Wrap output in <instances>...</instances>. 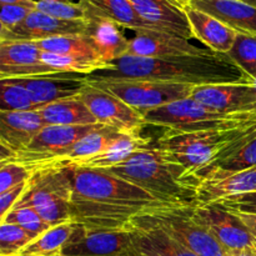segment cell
<instances>
[{
    "instance_id": "6da1fadb",
    "label": "cell",
    "mask_w": 256,
    "mask_h": 256,
    "mask_svg": "<svg viewBox=\"0 0 256 256\" xmlns=\"http://www.w3.org/2000/svg\"><path fill=\"white\" fill-rule=\"evenodd\" d=\"M68 168L72 170V222L75 224L90 229L125 230L138 216L175 206L105 170Z\"/></svg>"
},
{
    "instance_id": "7a4b0ae2",
    "label": "cell",
    "mask_w": 256,
    "mask_h": 256,
    "mask_svg": "<svg viewBox=\"0 0 256 256\" xmlns=\"http://www.w3.org/2000/svg\"><path fill=\"white\" fill-rule=\"evenodd\" d=\"M88 80H152L192 86L252 82L226 54L145 58L124 55Z\"/></svg>"
},
{
    "instance_id": "3957f363",
    "label": "cell",
    "mask_w": 256,
    "mask_h": 256,
    "mask_svg": "<svg viewBox=\"0 0 256 256\" xmlns=\"http://www.w3.org/2000/svg\"><path fill=\"white\" fill-rule=\"evenodd\" d=\"M105 172L136 185L166 204L196 205L199 180L188 174L180 165L170 162L152 142Z\"/></svg>"
},
{
    "instance_id": "277c9868",
    "label": "cell",
    "mask_w": 256,
    "mask_h": 256,
    "mask_svg": "<svg viewBox=\"0 0 256 256\" xmlns=\"http://www.w3.org/2000/svg\"><path fill=\"white\" fill-rule=\"evenodd\" d=\"M255 124L256 119L246 124L226 129L194 132L164 129L152 144L170 162L180 165L188 174L195 176L198 172L212 164L228 145L232 144Z\"/></svg>"
},
{
    "instance_id": "5b68a950",
    "label": "cell",
    "mask_w": 256,
    "mask_h": 256,
    "mask_svg": "<svg viewBox=\"0 0 256 256\" xmlns=\"http://www.w3.org/2000/svg\"><path fill=\"white\" fill-rule=\"evenodd\" d=\"M72 198L70 168H44L32 172L18 202L30 205L50 226H56L72 222Z\"/></svg>"
},
{
    "instance_id": "8992f818",
    "label": "cell",
    "mask_w": 256,
    "mask_h": 256,
    "mask_svg": "<svg viewBox=\"0 0 256 256\" xmlns=\"http://www.w3.org/2000/svg\"><path fill=\"white\" fill-rule=\"evenodd\" d=\"M142 116L146 125L160 126L162 129L194 132L226 129L246 124L256 119V110L238 114H222L204 106L192 98H186L150 110Z\"/></svg>"
},
{
    "instance_id": "52a82bcc",
    "label": "cell",
    "mask_w": 256,
    "mask_h": 256,
    "mask_svg": "<svg viewBox=\"0 0 256 256\" xmlns=\"http://www.w3.org/2000/svg\"><path fill=\"white\" fill-rule=\"evenodd\" d=\"M89 84L105 90L126 102L142 115L150 110L190 98L192 85L152 80H88Z\"/></svg>"
},
{
    "instance_id": "ba28073f",
    "label": "cell",
    "mask_w": 256,
    "mask_h": 256,
    "mask_svg": "<svg viewBox=\"0 0 256 256\" xmlns=\"http://www.w3.org/2000/svg\"><path fill=\"white\" fill-rule=\"evenodd\" d=\"M192 206H168L152 214L142 215L146 220L164 230L198 256H228L224 248L215 238L192 216Z\"/></svg>"
},
{
    "instance_id": "9c48e42d",
    "label": "cell",
    "mask_w": 256,
    "mask_h": 256,
    "mask_svg": "<svg viewBox=\"0 0 256 256\" xmlns=\"http://www.w3.org/2000/svg\"><path fill=\"white\" fill-rule=\"evenodd\" d=\"M64 256H144L132 229L100 230L76 224L62 248Z\"/></svg>"
},
{
    "instance_id": "30bf717a",
    "label": "cell",
    "mask_w": 256,
    "mask_h": 256,
    "mask_svg": "<svg viewBox=\"0 0 256 256\" xmlns=\"http://www.w3.org/2000/svg\"><path fill=\"white\" fill-rule=\"evenodd\" d=\"M99 126L100 124L76 125V126L46 125L24 150L15 152L0 164L16 162L26 166L30 172H34L44 166L48 162L66 152L75 142Z\"/></svg>"
},
{
    "instance_id": "8fae6325",
    "label": "cell",
    "mask_w": 256,
    "mask_h": 256,
    "mask_svg": "<svg viewBox=\"0 0 256 256\" xmlns=\"http://www.w3.org/2000/svg\"><path fill=\"white\" fill-rule=\"evenodd\" d=\"M192 216L208 230L226 252L252 250L256 252V238L238 215L218 204L194 205Z\"/></svg>"
},
{
    "instance_id": "7c38bea8",
    "label": "cell",
    "mask_w": 256,
    "mask_h": 256,
    "mask_svg": "<svg viewBox=\"0 0 256 256\" xmlns=\"http://www.w3.org/2000/svg\"><path fill=\"white\" fill-rule=\"evenodd\" d=\"M79 98L94 115L98 124L132 136L142 135V132L146 126L142 112L132 109L115 95L94 85H88Z\"/></svg>"
},
{
    "instance_id": "4fadbf2b",
    "label": "cell",
    "mask_w": 256,
    "mask_h": 256,
    "mask_svg": "<svg viewBox=\"0 0 256 256\" xmlns=\"http://www.w3.org/2000/svg\"><path fill=\"white\" fill-rule=\"evenodd\" d=\"M42 52L32 42H0V80L68 74L42 59Z\"/></svg>"
},
{
    "instance_id": "5bb4252c",
    "label": "cell",
    "mask_w": 256,
    "mask_h": 256,
    "mask_svg": "<svg viewBox=\"0 0 256 256\" xmlns=\"http://www.w3.org/2000/svg\"><path fill=\"white\" fill-rule=\"evenodd\" d=\"M190 98L222 114L256 110V96L252 82L199 85L192 88Z\"/></svg>"
},
{
    "instance_id": "9a60e30c",
    "label": "cell",
    "mask_w": 256,
    "mask_h": 256,
    "mask_svg": "<svg viewBox=\"0 0 256 256\" xmlns=\"http://www.w3.org/2000/svg\"><path fill=\"white\" fill-rule=\"evenodd\" d=\"M88 20H62L32 10L29 16L12 29H0V42H40L62 35L85 34Z\"/></svg>"
},
{
    "instance_id": "2e32d148",
    "label": "cell",
    "mask_w": 256,
    "mask_h": 256,
    "mask_svg": "<svg viewBox=\"0 0 256 256\" xmlns=\"http://www.w3.org/2000/svg\"><path fill=\"white\" fill-rule=\"evenodd\" d=\"M46 126L39 110L2 112L0 110V162L24 150Z\"/></svg>"
},
{
    "instance_id": "e0dca14e",
    "label": "cell",
    "mask_w": 256,
    "mask_h": 256,
    "mask_svg": "<svg viewBox=\"0 0 256 256\" xmlns=\"http://www.w3.org/2000/svg\"><path fill=\"white\" fill-rule=\"evenodd\" d=\"M198 180L196 205L215 204L228 198L256 192V166L240 172H208Z\"/></svg>"
},
{
    "instance_id": "ac0fdd59",
    "label": "cell",
    "mask_w": 256,
    "mask_h": 256,
    "mask_svg": "<svg viewBox=\"0 0 256 256\" xmlns=\"http://www.w3.org/2000/svg\"><path fill=\"white\" fill-rule=\"evenodd\" d=\"M138 14L150 24L176 36L194 39L185 4L179 0H128Z\"/></svg>"
},
{
    "instance_id": "d6986e66",
    "label": "cell",
    "mask_w": 256,
    "mask_h": 256,
    "mask_svg": "<svg viewBox=\"0 0 256 256\" xmlns=\"http://www.w3.org/2000/svg\"><path fill=\"white\" fill-rule=\"evenodd\" d=\"M129 55L145 58H172L182 55L212 54L206 48L198 46L185 38L166 32H139L129 40Z\"/></svg>"
},
{
    "instance_id": "ffe728a7",
    "label": "cell",
    "mask_w": 256,
    "mask_h": 256,
    "mask_svg": "<svg viewBox=\"0 0 256 256\" xmlns=\"http://www.w3.org/2000/svg\"><path fill=\"white\" fill-rule=\"evenodd\" d=\"M10 80L24 85L40 108L60 100L78 98L89 85L86 76L79 74H59Z\"/></svg>"
},
{
    "instance_id": "44dd1931",
    "label": "cell",
    "mask_w": 256,
    "mask_h": 256,
    "mask_svg": "<svg viewBox=\"0 0 256 256\" xmlns=\"http://www.w3.org/2000/svg\"><path fill=\"white\" fill-rule=\"evenodd\" d=\"M86 19L100 18L114 22L120 28L139 32H165L160 28L142 19L128 0H78ZM168 34V32H166Z\"/></svg>"
},
{
    "instance_id": "7402d4cb",
    "label": "cell",
    "mask_w": 256,
    "mask_h": 256,
    "mask_svg": "<svg viewBox=\"0 0 256 256\" xmlns=\"http://www.w3.org/2000/svg\"><path fill=\"white\" fill-rule=\"evenodd\" d=\"M188 20L194 39L199 40L204 48L218 54H226L232 48L238 32L202 10L185 5Z\"/></svg>"
},
{
    "instance_id": "603a6c76",
    "label": "cell",
    "mask_w": 256,
    "mask_h": 256,
    "mask_svg": "<svg viewBox=\"0 0 256 256\" xmlns=\"http://www.w3.org/2000/svg\"><path fill=\"white\" fill-rule=\"evenodd\" d=\"M188 5L212 15L236 32L256 35V6L242 0H190Z\"/></svg>"
},
{
    "instance_id": "cb8c5ba5",
    "label": "cell",
    "mask_w": 256,
    "mask_h": 256,
    "mask_svg": "<svg viewBox=\"0 0 256 256\" xmlns=\"http://www.w3.org/2000/svg\"><path fill=\"white\" fill-rule=\"evenodd\" d=\"M254 166H256V124L228 145L212 164L198 172L195 176L198 179L208 172H240Z\"/></svg>"
},
{
    "instance_id": "d4e9b609",
    "label": "cell",
    "mask_w": 256,
    "mask_h": 256,
    "mask_svg": "<svg viewBox=\"0 0 256 256\" xmlns=\"http://www.w3.org/2000/svg\"><path fill=\"white\" fill-rule=\"evenodd\" d=\"M125 136H128V135L122 134V132H118L115 129H112V128L100 125L94 132H89L82 139L75 142L66 152H64L59 156L48 162L44 166L39 168V169L72 166V165L76 164V162H82V160H85L88 158H92L94 155L99 154V152H104V150H106L108 148L114 145L115 142H118Z\"/></svg>"
},
{
    "instance_id": "484cf974",
    "label": "cell",
    "mask_w": 256,
    "mask_h": 256,
    "mask_svg": "<svg viewBox=\"0 0 256 256\" xmlns=\"http://www.w3.org/2000/svg\"><path fill=\"white\" fill-rule=\"evenodd\" d=\"M85 34L92 40L98 58L109 65L129 52V40L122 28L114 22L100 18H89Z\"/></svg>"
},
{
    "instance_id": "4316f807",
    "label": "cell",
    "mask_w": 256,
    "mask_h": 256,
    "mask_svg": "<svg viewBox=\"0 0 256 256\" xmlns=\"http://www.w3.org/2000/svg\"><path fill=\"white\" fill-rule=\"evenodd\" d=\"M130 229L135 232L138 245L144 256H198L159 226L140 216L132 222Z\"/></svg>"
},
{
    "instance_id": "83f0119b",
    "label": "cell",
    "mask_w": 256,
    "mask_h": 256,
    "mask_svg": "<svg viewBox=\"0 0 256 256\" xmlns=\"http://www.w3.org/2000/svg\"><path fill=\"white\" fill-rule=\"evenodd\" d=\"M152 140L148 138L138 135V136H128L122 138L114 145L108 148L104 152L94 155L92 158L82 160L76 164L72 165V168H78V169H89V170H108L115 165L120 164L125 159L130 156L132 152L142 149V148L150 145Z\"/></svg>"
},
{
    "instance_id": "f1b7e54d",
    "label": "cell",
    "mask_w": 256,
    "mask_h": 256,
    "mask_svg": "<svg viewBox=\"0 0 256 256\" xmlns=\"http://www.w3.org/2000/svg\"><path fill=\"white\" fill-rule=\"evenodd\" d=\"M46 125H95L98 124L94 115L90 112L85 102L78 98L60 100L46 105L39 110Z\"/></svg>"
},
{
    "instance_id": "f546056e",
    "label": "cell",
    "mask_w": 256,
    "mask_h": 256,
    "mask_svg": "<svg viewBox=\"0 0 256 256\" xmlns=\"http://www.w3.org/2000/svg\"><path fill=\"white\" fill-rule=\"evenodd\" d=\"M75 225V222H68L52 226L49 230L35 238L16 256H52L62 254V248L69 240Z\"/></svg>"
},
{
    "instance_id": "4dcf8cb0",
    "label": "cell",
    "mask_w": 256,
    "mask_h": 256,
    "mask_svg": "<svg viewBox=\"0 0 256 256\" xmlns=\"http://www.w3.org/2000/svg\"><path fill=\"white\" fill-rule=\"evenodd\" d=\"M35 44L39 46L42 52H45L62 55H79V56L99 59L94 49V45L86 34L62 35V36H55L35 42Z\"/></svg>"
},
{
    "instance_id": "1f68e13d",
    "label": "cell",
    "mask_w": 256,
    "mask_h": 256,
    "mask_svg": "<svg viewBox=\"0 0 256 256\" xmlns=\"http://www.w3.org/2000/svg\"><path fill=\"white\" fill-rule=\"evenodd\" d=\"M42 62L58 69L59 72H68V74H79L84 75V76L94 74L108 66L102 60L94 59V58L79 56V55H62L42 52Z\"/></svg>"
},
{
    "instance_id": "d6a6232c",
    "label": "cell",
    "mask_w": 256,
    "mask_h": 256,
    "mask_svg": "<svg viewBox=\"0 0 256 256\" xmlns=\"http://www.w3.org/2000/svg\"><path fill=\"white\" fill-rule=\"evenodd\" d=\"M24 85L15 80H0V110L2 112H32L40 110Z\"/></svg>"
},
{
    "instance_id": "836d02e7",
    "label": "cell",
    "mask_w": 256,
    "mask_h": 256,
    "mask_svg": "<svg viewBox=\"0 0 256 256\" xmlns=\"http://www.w3.org/2000/svg\"><path fill=\"white\" fill-rule=\"evenodd\" d=\"M228 56L252 80L256 78V35L238 32Z\"/></svg>"
},
{
    "instance_id": "e575fe53",
    "label": "cell",
    "mask_w": 256,
    "mask_h": 256,
    "mask_svg": "<svg viewBox=\"0 0 256 256\" xmlns=\"http://www.w3.org/2000/svg\"><path fill=\"white\" fill-rule=\"evenodd\" d=\"M2 222H10V224H16L25 229L26 232L39 236L40 234L49 230L50 225L42 219L39 212L28 204L16 202L12 206V209L0 220V224Z\"/></svg>"
},
{
    "instance_id": "d590c367",
    "label": "cell",
    "mask_w": 256,
    "mask_h": 256,
    "mask_svg": "<svg viewBox=\"0 0 256 256\" xmlns=\"http://www.w3.org/2000/svg\"><path fill=\"white\" fill-rule=\"evenodd\" d=\"M38 238L22 226L10 222L0 224V256H15Z\"/></svg>"
},
{
    "instance_id": "8d00e7d4",
    "label": "cell",
    "mask_w": 256,
    "mask_h": 256,
    "mask_svg": "<svg viewBox=\"0 0 256 256\" xmlns=\"http://www.w3.org/2000/svg\"><path fill=\"white\" fill-rule=\"evenodd\" d=\"M35 10L62 20H86V14L79 2L36 0Z\"/></svg>"
},
{
    "instance_id": "74e56055",
    "label": "cell",
    "mask_w": 256,
    "mask_h": 256,
    "mask_svg": "<svg viewBox=\"0 0 256 256\" xmlns=\"http://www.w3.org/2000/svg\"><path fill=\"white\" fill-rule=\"evenodd\" d=\"M32 172L26 166L16 162L0 164V192H6L22 182H28Z\"/></svg>"
},
{
    "instance_id": "f35d334b",
    "label": "cell",
    "mask_w": 256,
    "mask_h": 256,
    "mask_svg": "<svg viewBox=\"0 0 256 256\" xmlns=\"http://www.w3.org/2000/svg\"><path fill=\"white\" fill-rule=\"evenodd\" d=\"M215 204L220 205L230 212L256 215V192L228 198V199L218 202Z\"/></svg>"
},
{
    "instance_id": "ab89813d",
    "label": "cell",
    "mask_w": 256,
    "mask_h": 256,
    "mask_svg": "<svg viewBox=\"0 0 256 256\" xmlns=\"http://www.w3.org/2000/svg\"><path fill=\"white\" fill-rule=\"evenodd\" d=\"M32 8L24 6V5H10L2 4V12H0V29H12L22 24L30 12Z\"/></svg>"
},
{
    "instance_id": "60d3db41",
    "label": "cell",
    "mask_w": 256,
    "mask_h": 256,
    "mask_svg": "<svg viewBox=\"0 0 256 256\" xmlns=\"http://www.w3.org/2000/svg\"><path fill=\"white\" fill-rule=\"evenodd\" d=\"M26 186L28 182H24L22 184L16 185V186L12 188V189L6 190V192H0V220L19 202V199L22 196L25 190H26Z\"/></svg>"
},
{
    "instance_id": "b9f144b4",
    "label": "cell",
    "mask_w": 256,
    "mask_h": 256,
    "mask_svg": "<svg viewBox=\"0 0 256 256\" xmlns=\"http://www.w3.org/2000/svg\"><path fill=\"white\" fill-rule=\"evenodd\" d=\"M238 215L242 219V222L246 225L248 229L252 232V235L256 238V215L252 214H242V212H232Z\"/></svg>"
},
{
    "instance_id": "7bdbcfd3",
    "label": "cell",
    "mask_w": 256,
    "mask_h": 256,
    "mask_svg": "<svg viewBox=\"0 0 256 256\" xmlns=\"http://www.w3.org/2000/svg\"><path fill=\"white\" fill-rule=\"evenodd\" d=\"M35 2L36 0H0V4H10V5H24L35 9Z\"/></svg>"
},
{
    "instance_id": "ee69618b",
    "label": "cell",
    "mask_w": 256,
    "mask_h": 256,
    "mask_svg": "<svg viewBox=\"0 0 256 256\" xmlns=\"http://www.w3.org/2000/svg\"><path fill=\"white\" fill-rule=\"evenodd\" d=\"M228 256H256V252L252 250H236V252H229Z\"/></svg>"
},
{
    "instance_id": "f6af8a7d",
    "label": "cell",
    "mask_w": 256,
    "mask_h": 256,
    "mask_svg": "<svg viewBox=\"0 0 256 256\" xmlns=\"http://www.w3.org/2000/svg\"><path fill=\"white\" fill-rule=\"evenodd\" d=\"M244 2H248V4L252 5V6H256V0H242Z\"/></svg>"
},
{
    "instance_id": "bcb514c9",
    "label": "cell",
    "mask_w": 256,
    "mask_h": 256,
    "mask_svg": "<svg viewBox=\"0 0 256 256\" xmlns=\"http://www.w3.org/2000/svg\"><path fill=\"white\" fill-rule=\"evenodd\" d=\"M50 2H70L72 0H50Z\"/></svg>"
},
{
    "instance_id": "7dc6e473",
    "label": "cell",
    "mask_w": 256,
    "mask_h": 256,
    "mask_svg": "<svg viewBox=\"0 0 256 256\" xmlns=\"http://www.w3.org/2000/svg\"><path fill=\"white\" fill-rule=\"evenodd\" d=\"M182 2H184L185 5H188V4H189V2H190V0H182Z\"/></svg>"
},
{
    "instance_id": "c3c4849f",
    "label": "cell",
    "mask_w": 256,
    "mask_h": 256,
    "mask_svg": "<svg viewBox=\"0 0 256 256\" xmlns=\"http://www.w3.org/2000/svg\"><path fill=\"white\" fill-rule=\"evenodd\" d=\"M15 256H16V255H15ZM52 256H64V255H62V254H58V255H52Z\"/></svg>"
},
{
    "instance_id": "681fc988",
    "label": "cell",
    "mask_w": 256,
    "mask_h": 256,
    "mask_svg": "<svg viewBox=\"0 0 256 256\" xmlns=\"http://www.w3.org/2000/svg\"><path fill=\"white\" fill-rule=\"evenodd\" d=\"M179 2H182V0H179ZM182 4H184V2H182Z\"/></svg>"
}]
</instances>
